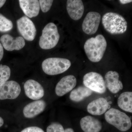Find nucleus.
I'll return each instance as SVG.
<instances>
[{"instance_id":"6e6552de","label":"nucleus","mask_w":132,"mask_h":132,"mask_svg":"<svg viewBox=\"0 0 132 132\" xmlns=\"http://www.w3.org/2000/svg\"><path fill=\"white\" fill-rule=\"evenodd\" d=\"M101 21V15L98 12H91L88 13L82 25V31L88 35L96 33Z\"/></svg>"},{"instance_id":"cd10ccee","label":"nucleus","mask_w":132,"mask_h":132,"mask_svg":"<svg viewBox=\"0 0 132 132\" xmlns=\"http://www.w3.org/2000/svg\"><path fill=\"white\" fill-rule=\"evenodd\" d=\"M6 1L4 0H0V8L2 7L6 3Z\"/></svg>"},{"instance_id":"a878e982","label":"nucleus","mask_w":132,"mask_h":132,"mask_svg":"<svg viewBox=\"0 0 132 132\" xmlns=\"http://www.w3.org/2000/svg\"><path fill=\"white\" fill-rule=\"evenodd\" d=\"M4 54V51H3V47L1 43H0V61L2 60Z\"/></svg>"},{"instance_id":"2eb2a0df","label":"nucleus","mask_w":132,"mask_h":132,"mask_svg":"<svg viewBox=\"0 0 132 132\" xmlns=\"http://www.w3.org/2000/svg\"><path fill=\"white\" fill-rule=\"evenodd\" d=\"M110 107L106 99L100 98L90 102L87 107L88 112L93 115L100 116L104 114Z\"/></svg>"},{"instance_id":"b1692460","label":"nucleus","mask_w":132,"mask_h":132,"mask_svg":"<svg viewBox=\"0 0 132 132\" xmlns=\"http://www.w3.org/2000/svg\"><path fill=\"white\" fill-rule=\"evenodd\" d=\"M47 132H65L62 125L58 123H52L48 127Z\"/></svg>"},{"instance_id":"423d86ee","label":"nucleus","mask_w":132,"mask_h":132,"mask_svg":"<svg viewBox=\"0 0 132 132\" xmlns=\"http://www.w3.org/2000/svg\"><path fill=\"white\" fill-rule=\"evenodd\" d=\"M84 86L98 93L104 94L106 88L104 78L101 75L95 72L86 74L83 78Z\"/></svg>"},{"instance_id":"f3484780","label":"nucleus","mask_w":132,"mask_h":132,"mask_svg":"<svg viewBox=\"0 0 132 132\" xmlns=\"http://www.w3.org/2000/svg\"><path fill=\"white\" fill-rule=\"evenodd\" d=\"M46 103L43 100L35 101L24 107L23 114L26 118H32L42 113L45 110Z\"/></svg>"},{"instance_id":"393cba45","label":"nucleus","mask_w":132,"mask_h":132,"mask_svg":"<svg viewBox=\"0 0 132 132\" xmlns=\"http://www.w3.org/2000/svg\"><path fill=\"white\" fill-rule=\"evenodd\" d=\"M21 132H45L42 129L38 127L32 126L27 127Z\"/></svg>"},{"instance_id":"4be33fe9","label":"nucleus","mask_w":132,"mask_h":132,"mask_svg":"<svg viewBox=\"0 0 132 132\" xmlns=\"http://www.w3.org/2000/svg\"><path fill=\"white\" fill-rule=\"evenodd\" d=\"M13 24L10 20L0 14V32H6L12 30Z\"/></svg>"},{"instance_id":"39448f33","label":"nucleus","mask_w":132,"mask_h":132,"mask_svg":"<svg viewBox=\"0 0 132 132\" xmlns=\"http://www.w3.org/2000/svg\"><path fill=\"white\" fill-rule=\"evenodd\" d=\"M70 60L61 58H49L43 62L42 68L45 73L49 75H55L63 73L71 66Z\"/></svg>"},{"instance_id":"6ab92c4d","label":"nucleus","mask_w":132,"mask_h":132,"mask_svg":"<svg viewBox=\"0 0 132 132\" xmlns=\"http://www.w3.org/2000/svg\"><path fill=\"white\" fill-rule=\"evenodd\" d=\"M93 91L85 86H80L71 92L70 98L75 102L82 101L85 98L92 95Z\"/></svg>"},{"instance_id":"aec40b11","label":"nucleus","mask_w":132,"mask_h":132,"mask_svg":"<svg viewBox=\"0 0 132 132\" xmlns=\"http://www.w3.org/2000/svg\"><path fill=\"white\" fill-rule=\"evenodd\" d=\"M118 106L123 111L132 112V93L126 92L120 95L118 100Z\"/></svg>"},{"instance_id":"5701e85b","label":"nucleus","mask_w":132,"mask_h":132,"mask_svg":"<svg viewBox=\"0 0 132 132\" xmlns=\"http://www.w3.org/2000/svg\"><path fill=\"white\" fill-rule=\"evenodd\" d=\"M40 6L43 13H46L51 9L53 1L40 0L39 1Z\"/></svg>"},{"instance_id":"c85d7f7f","label":"nucleus","mask_w":132,"mask_h":132,"mask_svg":"<svg viewBox=\"0 0 132 132\" xmlns=\"http://www.w3.org/2000/svg\"><path fill=\"white\" fill-rule=\"evenodd\" d=\"M65 132H74V131L72 128H68L65 130Z\"/></svg>"},{"instance_id":"c756f323","label":"nucleus","mask_w":132,"mask_h":132,"mask_svg":"<svg viewBox=\"0 0 132 132\" xmlns=\"http://www.w3.org/2000/svg\"><path fill=\"white\" fill-rule=\"evenodd\" d=\"M4 124V121L1 117H0V127L2 126Z\"/></svg>"},{"instance_id":"f03ea898","label":"nucleus","mask_w":132,"mask_h":132,"mask_svg":"<svg viewBox=\"0 0 132 132\" xmlns=\"http://www.w3.org/2000/svg\"><path fill=\"white\" fill-rule=\"evenodd\" d=\"M102 21L104 29L110 34H122L127 30V22L123 16L117 13H106L102 16Z\"/></svg>"},{"instance_id":"20e7f679","label":"nucleus","mask_w":132,"mask_h":132,"mask_svg":"<svg viewBox=\"0 0 132 132\" xmlns=\"http://www.w3.org/2000/svg\"><path fill=\"white\" fill-rule=\"evenodd\" d=\"M60 38L57 26L53 22H50L43 29L39 45L42 49H52L57 45Z\"/></svg>"},{"instance_id":"1a4fd4ad","label":"nucleus","mask_w":132,"mask_h":132,"mask_svg":"<svg viewBox=\"0 0 132 132\" xmlns=\"http://www.w3.org/2000/svg\"><path fill=\"white\" fill-rule=\"evenodd\" d=\"M21 91L18 82L13 80L6 81L0 88V100H14L19 97Z\"/></svg>"},{"instance_id":"9b49d317","label":"nucleus","mask_w":132,"mask_h":132,"mask_svg":"<svg viewBox=\"0 0 132 132\" xmlns=\"http://www.w3.org/2000/svg\"><path fill=\"white\" fill-rule=\"evenodd\" d=\"M0 41L4 48L8 51L20 50L26 45L25 41L21 36L14 38L9 34L2 35L0 38Z\"/></svg>"},{"instance_id":"4468645a","label":"nucleus","mask_w":132,"mask_h":132,"mask_svg":"<svg viewBox=\"0 0 132 132\" xmlns=\"http://www.w3.org/2000/svg\"><path fill=\"white\" fill-rule=\"evenodd\" d=\"M67 9L71 19L77 21L82 17L84 13V6L81 0H68Z\"/></svg>"},{"instance_id":"412c9836","label":"nucleus","mask_w":132,"mask_h":132,"mask_svg":"<svg viewBox=\"0 0 132 132\" xmlns=\"http://www.w3.org/2000/svg\"><path fill=\"white\" fill-rule=\"evenodd\" d=\"M11 70L8 66L0 65V88L9 79Z\"/></svg>"},{"instance_id":"bb28decb","label":"nucleus","mask_w":132,"mask_h":132,"mask_svg":"<svg viewBox=\"0 0 132 132\" xmlns=\"http://www.w3.org/2000/svg\"><path fill=\"white\" fill-rule=\"evenodd\" d=\"M119 2L121 4L125 5V4H128V3L132 2V1L131 0H120V1H119Z\"/></svg>"},{"instance_id":"9d476101","label":"nucleus","mask_w":132,"mask_h":132,"mask_svg":"<svg viewBox=\"0 0 132 132\" xmlns=\"http://www.w3.org/2000/svg\"><path fill=\"white\" fill-rule=\"evenodd\" d=\"M24 89L27 97L31 100H38L42 98L45 94L42 86L34 80L27 81L24 85Z\"/></svg>"},{"instance_id":"a211bd4d","label":"nucleus","mask_w":132,"mask_h":132,"mask_svg":"<svg viewBox=\"0 0 132 132\" xmlns=\"http://www.w3.org/2000/svg\"><path fill=\"white\" fill-rule=\"evenodd\" d=\"M80 125L84 132H100L102 124L99 120L90 116H85L81 119Z\"/></svg>"},{"instance_id":"ddd939ff","label":"nucleus","mask_w":132,"mask_h":132,"mask_svg":"<svg viewBox=\"0 0 132 132\" xmlns=\"http://www.w3.org/2000/svg\"><path fill=\"white\" fill-rule=\"evenodd\" d=\"M119 78V74L115 71H109L105 75L106 87L112 93H117L123 89V83Z\"/></svg>"},{"instance_id":"dca6fc26","label":"nucleus","mask_w":132,"mask_h":132,"mask_svg":"<svg viewBox=\"0 0 132 132\" xmlns=\"http://www.w3.org/2000/svg\"><path fill=\"white\" fill-rule=\"evenodd\" d=\"M20 7L25 15L30 18L38 16L40 6L38 0H20Z\"/></svg>"},{"instance_id":"f8f14e48","label":"nucleus","mask_w":132,"mask_h":132,"mask_svg":"<svg viewBox=\"0 0 132 132\" xmlns=\"http://www.w3.org/2000/svg\"><path fill=\"white\" fill-rule=\"evenodd\" d=\"M77 80L72 75L66 76L62 78L58 82L55 88L56 94L59 97H62L72 91L75 87Z\"/></svg>"},{"instance_id":"0eeeda50","label":"nucleus","mask_w":132,"mask_h":132,"mask_svg":"<svg viewBox=\"0 0 132 132\" xmlns=\"http://www.w3.org/2000/svg\"><path fill=\"white\" fill-rule=\"evenodd\" d=\"M18 31L23 38L29 41L34 39L36 35V29L32 21L27 16H23L16 21Z\"/></svg>"},{"instance_id":"f257e3e1","label":"nucleus","mask_w":132,"mask_h":132,"mask_svg":"<svg viewBox=\"0 0 132 132\" xmlns=\"http://www.w3.org/2000/svg\"><path fill=\"white\" fill-rule=\"evenodd\" d=\"M106 41L102 35H98L86 41L84 45L85 53L88 59L93 62L100 61L106 50Z\"/></svg>"},{"instance_id":"7ed1b4c3","label":"nucleus","mask_w":132,"mask_h":132,"mask_svg":"<svg viewBox=\"0 0 132 132\" xmlns=\"http://www.w3.org/2000/svg\"><path fill=\"white\" fill-rule=\"evenodd\" d=\"M105 117L108 123L121 131H126L131 127L130 117L118 109H110L105 113Z\"/></svg>"}]
</instances>
